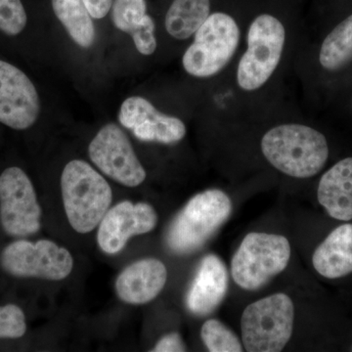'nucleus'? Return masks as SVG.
<instances>
[{
    "label": "nucleus",
    "mask_w": 352,
    "mask_h": 352,
    "mask_svg": "<svg viewBox=\"0 0 352 352\" xmlns=\"http://www.w3.org/2000/svg\"><path fill=\"white\" fill-rule=\"evenodd\" d=\"M261 151L275 168L295 178L316 175L329 157L325 136L312 127L298 124H282L266 132Z\"/></svg>",
    "instance_id": "obj_1"
},
{
    "label": "nucleus",
    "mask_w": 352,
    "mask_h": 352,
    "mask_svg": "<svg viewBox=\"0 0 352 352\" xmlns=\"http://www.w3.org/2000/svg\"><path fill=\"white\" fill-rule=\"evenodd\" d=\"M65 212L76 232H91L107 214L113 193L110 185L87 162L74 160L61 175Z\"/></svg>",
    "instance_id": "obj_2"
},
{
    "label": "nucleus",
    "mask_w": 352,
    "mask_h": 352,
    "mask_svg": "<svg viewBox=\"0 0 352 352\" xmlns=\"http://www.w3.org/2000/svg\"><path fill=\"white\" fill-rule=\"evenodd\" d=\"M232 212V201L219 189L197 194L171 222L166 244L178 254H189L201 249Z\"/></svg>",
    "instance_id": "obj_3"
},
{
    "label": "nucleus",
    "mask_w": 352,
    "mask_h": 352,
    "mask_svg": "<svg viewBox=\"0 0 352 352\" xmlns=\"http://www.w3.org/2000/svg\"><path fill=\"white\" fill-rule=\"evenodd\" d=\"M294 321L295 307L286 294H275L248 305L241 318V331L245 351H283L291 340Z\"/></svg>",
    "instance_id": "obj_4"
},
{
    "label": "nucleus",
    "mask_w": 352,
    "mask_h": 352,
    "mask_svg": "<svg viewBox=\"0 0 352 352\" xmlns=\"http://www.w3.org/2000/svg\"><path fill=\"white\" fill-rule=\"evenodd\" d=\"M240 29L228 14H210L194 34L182 58L183 68L195 78L217 75L232 59L240 43Z\"/></svg>",
    "instance_id": "obj_5"
},
{
    "label": "nucleus",
    "mask_w": 352,
    "mask_h": 352,
    "mask_svg": "<svg viewBox=\"0 0 352 352\" xmlns=\"http://www.w3.org/2000/svg\"><path fill=\"white\" fill-rule=\"evenodd\" d=\"M291 258V245L277 234L252 232L241 243L231 261L235 283L245 291H256L279 273Z\"/></svg>",
    "instance_id": "obj_6"
},
{
    "label": "nucleus",
    "mask_w": 352,
    "mask_h": 352,
    "mask_svg": "<svg viewBox=\"0 0 352 352\" xmlns=\"http://www.w3.org/2000/svg\"><path fill=\"white\" fill-rule=\"evenodd\" d=\"M248 48L240 59L237 82L245 91H254L270 80L283 54L286 31L274 16L263 14L249 28Z\"/></svg>",
    "instance_id": "obj_7"
},
{
    "label": "nucleus",
    "mask_w": 352,
    "mask_h": 352,
    "mask_svg": "<svg viewBox=\"0 0 352 352\" xmlns=\"http://www.w3.org/2000/svg\"><path fill=\"white\" fill-rule=\"evenodd\" d=\"M0 263L13 276L52 281L68 277L74 267L73 256L68 250L50 240L15 241L2 251Z\"/></svg>",
    "instance_id": "obj_8"
},
{
    "label": "nucleus",
    "mask_w": 352,
    "mask_h": 352,
    "mask_svg": "<svg viewBox=\"0 0 352 352\" xmlns=\"http://www.w3.org/2000/svg\"><path fill=\"white\" fill-rule=\"evenodd\" d=\"M41 208L34 185L17 166L0 175V221L13 237H27L41 229Z\"/></svg>",
    "instance_id": "obj_9"
},
{
    "label": "nucleus",
    "mask_w": 352,
    "mask_h": 352,
    "mask_svg": "<svg viewBox=\"0 0 352 352\" xmlns=\"http://www.w3.org/2000/svg\"><path fill=\"white\" fill-rule=\"evenodd\" d=\"M92 163L116 182L138 187L146 179V171L131 141L119 126L108 124L97 132L88 147Z\"/></svg>",
    "instance_id": "obj_10"
},
{
    "label": "nucleus",
    "mask_w": 352,
    "mask_h": 352,
    "mask_svg": "<svg viewBox=\"0 0 352 352\" xmlns=\"http://www.w3.org/2000/svg\"><path fill=\"white\" fill-rule=\"evenodd\" d=\"M41 113L38 90L24 72L0 60V122L17 131L36 124Z\"/></svg>",
    "instance_id": "obj_11"
},
{
    "label": "nucleus",
    "mask_w": 352,
    "mask_h": 352,
    "mask_svg": "<svg viewBox=\"0 0 352 352\" xmlns=\"http://www.w3.org/2000/svg\"><path fill=\"white\" fill-rule=\"evenodd\" d=\"M157 223L156 210L149 204L120 201L101 220L97 234L99 247L106 254H118L131 237L151 232Z\"/></svg>",
    "instance_id": "obj_12"
},
{
    "label": "nucleus",
    "mask_w": 352,
    "mask_h": 352,
    "mask_svg": "<svg viewBox=\"0 0 352 352\" xmlns=\"http://www.w3.org/2000/svg\"><path fill=\"white\" fill-rule=\"evenodd\" d=\"M119 122L144 142L175 144L186 135L182 120L160 112L151 102L140 96L129 97L122 102Z\"/></svg>",
    "instance_id": "obj_13"
},
{
    "label": "nucleus",
    "mask_w": 352,
    "mask_h": 352,
    "mask_svg": "<svg viewBox=\"0 0 352 352\" xmlns=\"http://www.w3.org/2000/svg\"><path fill=\"white\" fill-rule=\"evenodd\" d=\"M228 289L226 263L214 254L201 259L186 296V307L197 316L214 312L224 300Z\"/></svg>",
    "instance_id": "obj_14"
},
{
    "label": "nucleus",
    "mask_w": 352,
    "mask_h": 352,
    "mask_svg": "<svg viewBox=\"0 0 352 352\" xmlns=\"http://www.w3.org/2000/svg\"><path fill=\"white\" fill-rule=\"evenodd\" d=\"M168 279V270L161 261L145 258L127 266L116 281V291L122 302L144 305L156 298Z\"/></svg>",
    "instance_id": "obj_15"
},
{
    "label": "nucleus",
    "mask_w": 352,
    "mask_h": 352,
    "mask_svg": "<svg viewBox=\"0 0 352 352\" xmlns=\"http://www.w3.org/2000/svg\"><path fill=\"white\" fill-rule=\"evenodd\" d=\"M317 197L333 219L340 221L352 219V157L342 160L324 173Z\"/></svg>",
    "instance_id": "obj_16"
},
{
    "label": "nucleus",
    "mask_w": 352,
    "mask_h": 352,
    "mask_svg": "<svg viewBox=\"0 0 352 352\" xmlns=\"http://www.w3.org/2000/svg\"><path fill=\"white\" fill-rule=\"evenodd\" d=\"M315 270L329 279L346 276L352 272V224L336 228L312 256Z\"/></svg>",
    "instance_id": "obj_17"
},
{
    "label": "nucleus",
    "mask_w": 352,
    "mask_h": 352,
    "mask_svg": "<svg viewBox=\"0 0 352 352\" xmlns=\"http://www.w3.org/2000/svg\"><path fill=\"white\" fill-rule=\"evenodd\" d=\"M53 11L74 43L80 47H91L95 41V25L83 0H51Z\"/></svg>",
    "instance_id": "obj_18"
},
{
    "label": "nucleus",
    "mask_w": 352,
    "mask_h": 352,
    "mask_svg": "<svg viewBox=\"0 0 352 352\" xmlns=\"http://www.w3.org/2000/svg\"><path fill=\"white\" fill-rule=\"evenodd\" d=\"M210 15V0H173L164 25L170 36L184 41L193 36Z\"/></svg>",
    "instance_id": "obj_19"
},
{
    "label": "nucleus",
    "mask_w": 352,
    "mask_h": 352,
    "mask_svg": "<svg viewBox=\"0 0 352 352\" xmlns=\"http://www.w3.org/2000/svg\"><path fill=\"white\" fill-rule=\"evenodd\" d=\"M352 60V15L338 25L324 39L319 61L328 71L344 68Z\"/></svg>",
    "instance_id": "obj_20"
},
{
    "label": "nucleus",
    "mask_w": 352,
    "mask_h": 352,
    "mask_svg": "<svg viewBox=\"0 0 352 352\" xmlns=\"http://www.w3.org/2000/svg\"><path fill=\"white\" fill-rule=\"evenodd\" d=\"M201 338L210 352H241V340L222 322L208 319L201 326Z\"/></svg>",
    "instance_id": "obj_21"
},
{
    "label": "nucleus",
    "mask_w": 352,
    "mask_h": 352,
    "mask_svg": "<svg viewBox=\"0 0 352 352\" xmlns=\"http://www.w3.org/2000/svg\"><path fill=\"white\" fill-rule=\"evenodd\" d=\"M147 15L145 0H115L112 6L113 25L129 36L142 25Z\"/></svg>",
    "instance_id": "obj_22"
},
{
    "label": "nucleus",
    "mask_w": 352,
    "mask_h": 352,
    "mask_svg": "<svg viewBox=\"0 0 352 352\" xmlns=\"http://www.w3.org/2000/svg\"><path fill=\"white\" fill-rule=\"evenodd\" d=\"M28 16L21 0H0V31L18 36L27 25Z\"/></svg>",
    "instance_id": "obj_23"
},
{
    "label": "nucleus",
    "mask_w": 352,
    "mask_h": 352,
    "mask_svg": "<svg viewBox=\"0 0 352 352\" xmlns=\"http://www.w3.org/2000/svg\"><path fill=\"white\" fill-rule=\"evenodd\" d=\"M27 331L24 312L15 305L0 307V339H19Z\"/></svg>",
    "instance_id": "obj_24"
},
{
    "label": "nucleus",
    "mask_w": 352,
    "mask_h": 352,
    "mask_svg": "<svg viewBox=\"0 0 352 352\" xmlns=\"http://www.w3.org/2000/svg\"><path fill=\"white\" fill-rule=\"evenodd\" d=\"M155 31H156V25L154 20L151 16L147 15L142 25L131 34L136 50L145 56L152 55L157 50V43Z\"/></svg>",
    "instance_id": "obj_25"
},
{
    "label": "nucleus",
    "mask_w": 352,
    "mask_h": 352,
    "mask_svg": "<svg viewBox=\"0 0 352 352\" xmlns=\"http://www.w3.org/2000/svg\"><path fill=\"white\" fill-rule=\"evenodd\" d=\"M152 351L182 352L186 351V346L178 333H170L159 340Z\"/></svg>",
    "instance_id": "obj_26"
},
{
    "label": "nucleus",
    "mask_w": 352,
    "mask_h": 352,
    "mask_svg": "<svg viewBox=\"0 0 352 352\" xmlns=\"http://www.w3.org/2000/svg\"><path fill=\"white\" fill-rule=\"evenodd\" d=\"M94 19H103L113 6V0H83Z\"/></svg>",
    "instance_id": "obj_27"
}]
</instances>
